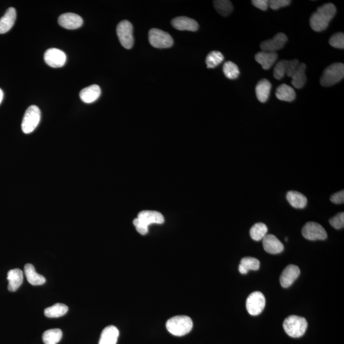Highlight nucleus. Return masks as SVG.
Returning <instances> with one entry per match:
<instances>
[{
  "mask_svg": "<svg viewBox=\"0 0 344 344\" xmlns=\"http://www.w3.org/2000/svg\"><path fill=\"white\" fill-rule=\"evenodd\" d=\"M336 13L337 9L334 4L328 3L323 4L310 17V27L316 32L325 30Z\"/></svg>",
  "mask_w": 344,
  "mask_h": 344,
  "instance_id": "obj_1",
  "label": "nucleus"
},
{
  "mask_svg": "<svg viewBox=\"0 0 344 344\" xmlns=\"http://www.w3.org/2000/svg\"><path fill=\"white\" fill-rule=\"evenodd\" d=\"M165 221L163 215L157 211H141L134 221L137 231L144 235L148 233V227L152 224H163Z\"/></svg>",
  "mask_w": 344,
  "mask_h": 344,
  "instance_id": "obj_2",
  "label": "nucleus"
},
{
  "mask_svg": "<svg viewBox=\"0 0 344 344\" xmlns=\"http://www.w3.org/2000/svg\"><path fill=\"white\" fill-rule=\"evenodd\" d=\"M193 327L192 319L186 316H176L168 319L166 324V329L175 336H186L191 331Z\"/></svg>",
  "mask_w": 344,
  "mask_h": 344,
  "instance_id": "obj_3",
  "label": "nucleus"
},
{
  "mask_svg": "<svg viewBox=\"0 0 344 344\" xmlns=\"http://www.w3.org/2000/svg\"><path fill=\"white\" fill-rule=\"evenodd\" d=\"M307 320L303 317L292 315L287 317L283 323L285 333L293 338H299L305 334L307 329Z\"/></svg>",
  "mask_w": 344,
  "mask_h": 344,
  "instance_id": "obj_4",
  "label": "nucleus"
},
{
  "mask_svg": "<svg viewBox=\"0 0 344 344\" xmlns=\"http://www.w3.org/2000/svg\"><path fill=\"white\" fill-rule=\"evenodd\" d=\"M344 76V65L336 63L327 67L321 76L320 83L324 87H330L343 80Z\"/></svg>",
  "mask_w": 344,
  "mask_h": 344,
  "instance_id": "obj_5",
  "label": "nucleus"
},
{
  "mask_svg": "<svg viewBox=\"0 0 344 344\" xmlns=\"http://www.w3.org/2000/svg\"><path fill=\"white\" fill-rule=\"evenodd\" d=\"M41 118V112L39 108L31 105L26 110L22 122V132L26 134H31L37 127Z\"/></svg>",
  "mask_w": 344,
  "mask_h": 344,
  "instance_id": "obj_6",
  "label": "nucleus"
},
{
  "mask_svg": "<svg viewBox=\"0 0 344 344\" xmlns=\"http://www.w3.org/2000/svg\"><path fill=\"white\" fill-rule=\"evenodd\" d=\"M150 44L155 48H169L174 44V40L169 33L158 29H151L149 32Z\"/></svg>",
  "mask_w": 344,
  "mask_h": 344,
  "instance_id": "obj_7",
  "label": "nucleus"
},
{
  "mask_svg": "<svg viewBox=\"0 0 344 344\" xmlns=\"http://www.w3.org/2000/svg\"><path fill=\"white\" fill-rule=\"evenodd\" d=\"M133 25L128 21H123L119 22L117 27V34L119 41L125 49L132 48L134 44V38L133 35Z\"/></svg>",
  "mask_w": 344,
  "mask_h": 344,
  "instance_id": "obj_8",
  "label": "nucleus"
},
{
  "mask_svg": "<svg viewBox=\"0 0 344 344\" xmlns=\"http://www.w3.org/2000/svg\"><path fill=\"white\" fill-rule=\"evenodd\" d=\"M266 305L264 294L260 291L254 292L248 296L246 301L247 312L251 316H258L264 310Z\"/></svg>",
  "mask_w": 344,
  "mask_h": 344,
  "instance_id": "obj_9",
  "label": "nucleus"
},
{
  "mask_svg": "<svg viewBox=\"0 0 344 344\" xmlns=\"http://www.w3.org/2000/svg\"><path fill=\"white\" fill-rule=\"evenodd\" d=\"M302 233L303 237L311 241L326 240L328 237L325 228L321 224L315 222L306 223L303 226Z\"/></svg>",
  "mask_w": 344,
  "mask_h": 344,
  "instance_id": "obj_10",
  "label": "nucleus"
},
{
  "mask_svg": "<svg viewBox=\"0 0 344 344\" xmlns=\"http://www.w3.org/2000/svg\"><path fill=\"white\" fill-rule=\"evenodd\" d=\"M300 64L298 60H280L275 65L274 69V76L277 80H281L285 75L291 77Z\"/></svg>",
  "mask_w": 344,
  "mask_h": 344,
  "instance_id": "obj_11",
  "label": "nucleus"
},
{
  "mask_svg": "<svg viewBox=\"0 0 344 344\" xmlns=\"http://www.w3.org/2000/svg\"><path fill=\"white\" fill-rule=\"evenodd\" d=\"M44 60L52 68H61L67 62V56L64 51L56 48L48 49L44 55Z\"/></svg>",
  "mask_w": 344,
  "mask_h": 344,
  "instance_id": "obj_12",
  "label": "nucleus"
},
{
  "mask_svg": "<svg viewBox=\"0 0 344 344\" xmlns=\"http://www.w3.org/2000/svg\"><path fill=\"white\" fill-rule=\"evenodd\" d=\"M287 41V36L284 33H278L272 39L263 42L260 47L262 51L276 53L284 47Z\"/></svg>",
  "mask_w": 344,
  "mask_h": 344,
  "instance_id": "obj_13",
  "label": "nucleus"
},
{
  "mask_svg": "<svg viewBox=\"0 0 344 344\" xmlns=\"http://www.w3.org/2000/svg\"><path fill=\"white\" fill-rule=\"evenodd\" d=\"M58 23L67 30H76L83 24L82 18L73 13H66L60 15Z\"/></svg>",
  "mask_w": 344,
  "mask_h": 344,
  "instance_id": "obj_14",
  "label": "nucleus"
},
{
  "mask_svg": "<svg viewBox=\"0 0 344 344\" xmlns=\"http://www.w3.org/2000/svg\"><path fill=\"white\" fill-rule=\"evenodd\" d=\"M300 274V269L296 265H289L284 270L280 276V283L284 288L291 286Z\"/></svg>",
  "mask_w": 344,
  "mask_h": 344,
  "instance_id": "obj_15",
  "label": "nucleus"
},
{
  "mask_svg": "<svg viewBox=\"0 0 344 344\" xmlns=\"http://www.w3.org/2000/svg\"><path fill=\"white\" fill-rule=\"evenodd\" d=\"M263 246L265 251L272 255L282 253L284 249V245L275 235L269 234L263 239Z\"/></svg>",
  "mask_w": 344,
  "mask_h": 344,
  "instance_id": "obj_16",
  "label": "nucleus"
},
{
  "mask_svg": "<svg viewBox=\"0 0 344 344\" xmlns=\"http://www.w3.org/2000/svg\"><path fill=\"white\" fill-rule=\"evenodd\" d=\"M172 25L177 30L181 31H196L199 26L195 20L187 17H178L172 21Z\"/></svg>",
  "mask_w": 344,
  "mask_h": 344,
  "instance_id": "obj_17",
  "label": "nucleus"
},
{
  "mask_svg": "<svg viewBox=\"0 0 344 344\" xmlns=\"http://www.w3.org/2000/svg\"><path fill=\"white\" fill-rule=\"evenodd\" d=\"M16 16V10L14 8H9L6 11L3 16L0 19V34L8 32L12 28Z\"/></svg>",
  "mask_w": 344,
  "mask_h": 344,
  "instance_id": "obj_18",
  "label": "nucleus"
},
{
  "mask_svg": "<svg viewBox=\"0 0 344 344\" xmlns=\"http://www.w3.org/2000/svg\"><path fill=\"white\" fill-rule=\"evenodd\" d=\"M101 95L99 85L93 84L83 89L80 93V98L85 103H91L97 100Z\"/></svg>",
  "mask_w": 344,
  "mask_h": 344,
  "instance_id": "obj_19",
  "label": "nucleus"
},
{
  "mask_svg": "<svg viewBox=\"0 0 344 344\" xmlns=\"http://www.w3.org/2000/svg\"><path fill=\"white\" fill-rule=\"evenodd\" d=\"M277 58V54L272 53V52L262 51L255 55L256 62L262 65V68L264 69H271L275 64Z\"/></svg>",
  "mask_w": 344,
  "mask_h": 344,
  "instance_id": "obj_20",
  "label": "nucleus"
},
{
  "mask_svg": "<svg viewBox=\"0 0 344 344\" xmlns=\"http://www.w3.org/2000/svg\"><path fill=\"white\" fill-rule=\"evenodd\" d=\"M8 289L10 291H17L23 282V273L21 270L15 269L8 272Z\"/></svg>",
  "mask_w": 344,
  "mask_h": 344,
  "instance_id": "obj_21",
  "label": "nucleus"
},
{
  "mask_svg": "<svg viewBox=\"0 0 344 344\" xmlns=\"http://www.w3.org/2000/svg\"><path fill=\"white\" fill-rule=\"evenodd\" d=\"M119 336V332L114 326H108L101 334L99 344H116Z\"/></svg>",
  "mask_w": 344,
  "mask_h": 344,
  "instance_id": "obj_22",
  "label": "nucleus"
},
{
  "mask_svg": "<svg viewBox=\"0 0 344 344\" xmlns=\"http://www.w3.org/2000/svg\"><path fill=\"white\" fill-rule=\"evenodd\" d=\"M272 89L271 83L266 78L259 81L256 86V94L260 102L265 103L269 100Z\"/></svg>",
  "mask_w": 344,
  "mask_h": 344,
  "instance_id": "obj_23",
  "label": "nucleus"
},
{
  "mask_svg": "<svg viewBox=\"0 0 344 344\" xmlns=\"http://www.w3.org/2000/svg\"><path fill=\"white\" fill-rule=\"evenodd\" d=\"M306 69H307V66L305 64H299L293 75L291 76V84L296 89L302 88L307 82V76L305 74Z\"/></svg>",
  "mask_w": 344,
  "mask_h": 344,
  "instance_id": "obj_24",
  "label": "nucleus"
},
{
  "mask_svg": "<svg viewBox=\"0 0 344 344\" xmlns=\"http://www.w3.org/2000/svg\"><path fill=\"white\" fill-rule=\"evenodd\" d=\"M24 273H25L27 280L31 285H40L46 282V278L36 272L33 265L26 264L24 267Z\"/></svg>",
  "mask_w": 344,
  "mask_h": 344,
  "instance_id": "obj_25",
  "label": "nucleus"
},
{
  "mask_svg": "<svg viewBox=\"0 0 344 344\" xmlns=\"http://www.w3.org/2000/svg\"><path fill=\"white\" fill-rule=\"evenodd\" d=\"M286 199L289 204L295 208H304L307 205V198L298 191H289L287 193Z\"/></svg>",
  "mask_w": 344,
  "mask_h": 344,
  "instance_id": "obj_26",
  "label": "nucleus"
},
{
  "mask_svg": "<svg viewBox=\"0 0 344 344\" xmlns=\"http://www.w3.org/2000/svg\"><path fill=\"white\" fill-rule=\"evenodd\" d=\"M275 94L278 100L284 101V102H293L296 98L294 89L285 84H281L277 87Z\"/></svg>",
  "mask_w": 344,
  "mask_h": 344,
  "instance_id": "obj_27",
  "label": "nucleus"
},
{
  "mask_svg": "<svg viewBox=\"0 0 344 344\" xmlns=\"http://www.w3.org/2000/svg\"><path fill=\"white\" fill-rule=\"evenodd\" d=\"M260 261L256 258L246 257L242 258L238 267V271L242 274H247L250 271H258L260 269Z\"/></svg>",
  "mask_w": 344,
  "mask_h": 344,
  "instance_id": "obj_28",
  "label": "nucleus"
},
{
  "mask_svg": "<svg viewBox=\"0 0 344 344\" xmlns=\"http://www.w3.org/2000/svg\"><path fill=\"white\" fill-rule=\"evenodd\" d=\"M69 307L63 303H56V304L47 308L45 310L44 314L46 316L50 318H57L64 316L68 312Z\"/></svg>",
  "mask_w": 344,
  "mask_h": 344,
  "instance_id": "obj_29",
  "label": "nucleus"
},
{
  "mask_svg": "<svg viewBox=\"0 0 344 344\" xmlns=\"http://www.w3.org/2000/svg\"><path fill=\"white\" fill-rule=\"evenodd\" d=\"M62 336L63 333L60 329H51L44 333L42 339L45 344H57L60 343Z\"/></svg>",
  "mask_w": 344,
  "mask_h": 344,
  "instance_id": "obj_30",
  "label": "nucleus"
},
{
  "mask_svg": "<svg viewBox=\"0 0 344 344\" xmlns=\"http://www.w3.org/2000/svg\"><path fill=\"white\" fill-rule=\"evenodd\" d=\"M268 232L266 224L262 222H258L254 225L250 229V236L252 239L255 241H260L264 239Z\"/></svg>",
  "mask_w": 344,
  "mask_h": 344,
  "instance_id": "obj_31",
  "label": "nucleus"
},
{
  "mask_svg": "<svg viewBox=\"0 0 344 344\" xmlns=\"http://www.w3.org/2000/svg\"><path fill=\"white\" fill-rule=\"evenodd\" d=\"M213 5L217 12L222 16H228L233 11V5L230 1L217 0L213 1Z\"/></svg>",
  "mask_w": 344,
  "mask_h": 344,
  "instance_id": "obj_32",
  "label": "nucleus"
},
{
  "mask_svg": "<svg viewBox=\"0 0 344 344\" xmlns=\"http://www.w3.org/2000/svg\"><path fill=\"white\" fill-rule=\"evenodd\" d=\"M224 60V56L219 51H212L209 53L206 58V65L208 69H213L221 64Z\"/></svg>",
  "mask_w": 344,
  "mask_h": 344,
  "instance_id": "obj_33",
  "label": "nucleus"
},
{
  "mask_svg": "<svg viewBox=\"0 0 344 344\" xmlns=\"http://www.w3.org/2000/svg\"><path fill=\"white\" fill-rule=\"evenodd\" d=\"M223 72L229 79H236L240 75L239 69L237 65L231 62H227L223 65Z\"/></svg>",
  "mask_w": 344,
  "mask_h": 344,
  "instance_id": "obj_34",
  "label": "nucleus"
},
{
  "mask_svg": "<svg viewBox=\"0 0 344 344\" xmlns=\"http://www.w3.org/2000/svg\"><path fill=\"white\" fill-rule=\"evenodd\" d=\"M329 43L330 46L335 48H344V35L343 33H337L330 38Z\"/></svg>",
  "mask_w": 344,
  "mask_h": 344,
  "instance_id": "obj_35",
  "label": "nucleus"
},
{
  "mask_svg": "<svg viewBox=\"0 0 344 344\" xmlns=\"http://www.w3.org/2000/svg\"><path fill=\"white\" fill-rule=\"evenodd\" d=\"M330 223L331 226L337 229H340L344 226V213L340 212L336 216L330 219Z\"/></svg>",
  "mask_w": 344,
  "mask_h": 344,
  "instance_id": "obj_36",
  "label": "nucleus"
},
{
  "mask_svg": "<svg viewBox=\"0 0 344 344\" xmlns=\"http://www.w3.org/2000/svg\"><path fill=\"white\" fill-rule=\"evenodd\" d=\"M291 3V1L289 0H271L269 1V6L272 10H276L288 6Z\"/></svg>",
  "mask_w": 344,
  "mask_h": 344,
  "instance_id": "obj_37",
  "label": "nucleus"
},
{
  "mask_svg": "<svg viewBox=\"0 0 344 344\" xmlns=\"http://www.w3.org/2000/svg\"><path fill=\"white\" fill-rule=\"evenodd\" d=\"M330 200L332 203L335 204H343L344 202V190L339 191L338 193H335L330 198Z\"/></svg>",
  "mask_w": 344,
  "mask_h": 344,
  "instance_id": "obj_38",
  "label": "nucleus"
},
{
  "mask_svg": "<svg viewBox=\"0 0 344 344\" xmlns=\"http://www.w3.org/2000/svg\"><path fill=\"white\" fill-rule=\"evenodd\" d=\"M251 2L254 6L262 10H267L269 6V1L268 0H253Z\"/></svg>",
  "mask_w": 344,
  "mask_h": 344,
  "instance_id": "obj_39",
  "label": "nucleus"
},
{
  "mask_svg": "<svg viewBox=\"0 0 344 344\" xmlns=\"http://www.w3.org/2000/svg\"><path fill=\"white\" fill-rule=\"evenodd\" d=\"M3 98V92L1 89H0V103H1L2 100Z\"/></svg>",
  "mask_w": 344,
  "mask_h": 344,
  "instance_id": "obj_40",
  "label": "nucleus"
},
{
  "mask_svg": "<svg viewBox=\"0 0 344 344\" xmlns=\"http://www.w3.org/2000/svg\"><path fill=\"white\" fill-rule=\"evenodd\" d=\"M285 241H287V240H288V238H285Z\"/></svg>",
  "mask_w": 344,
  "mask_h": 344,
  "instance_id": "obj_41",
  "label": "nucleus"
}]
</instances>
